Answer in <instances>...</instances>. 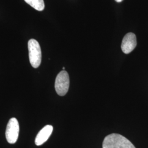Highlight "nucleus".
<instances>
[{"mask_svg":"<svg viewBox=\"0 0 148 148\" xmlns=\"http://www.w3.org/2000/svg\"><path fill=\"white\" fill-rule=\"evenodd\" d=\"M103 148H136L126 138L121 134L112 133L107 136L103 142Z\"/></svg>","mask_w":148,"mask_h":148,"instance_id":"nucleus-1","label":"nucleus"},{"mask_svg":"<svg viewBox=\"0 0 148 148\" xmlns=\"http://www.w3.org/2000/svg\"><path fill=\"white\" fill-rule=\"evenodd\" d=\"M28 49L30 63L33 68H37L41 64L42 59L39 43L35 39H30L28 42Z\"/></svg>","mask_w":148,"mask_h":148,"instance_id":"nucleus-2","label":"nucleus"},{"mask_svg":"<svg viewBox=\"0 0 148 148\" xmlns=\"http://www.w3.org/2000/svg\"><path fill=\"white\" fill-rule=\"evenodd\" d=\"M70 79L68 73L63 70L57 75L55 81V90L59 95L64 96L68 92Z\"/></svg>","mask_w":148,"mask_h":148,"instance_id":"nucleus-3","label":"nucleus"},{"mask_svg":"<svg viewBox=\"0 0 148 148\" xmlns=\"http://www.w3.org/2000/svg\"><path fill=\"white\" fill-rule=\"evenodd\" d=\"M19 133V123L16 118H12L8 122L6 130L5 138L10 144H14L18 140Z\"/></svg>","mask_w":148,"mask_h":148,"instance_id":"nucleus-4","label":"nucleus"},{"mask_svg":"<svg viewBox=\"0 0 148 148\" xmlns=\"http://www.w3.org/2000/svg\"><path fill=\"white\" fill-rule=\"evenodd\" d=\"M137 38L132 32L127 34L123 38L121 43V49L125 54H129L132 52L137 46Z\"/></svg>","mask_w":148,"mask_h":148,"instance_id":"nucleus-5","label":"nucleus"},{"mask_svg":"<svg viewBox=\"0 0 148 148\" xmlns=\"http://www.w3.org/2000/svg\"><path fill=\"white\" fill-rule=\"evenodd\" d=\"M53 127L51 125H46L37 134L35 139V144L37 146L45 143L53 132Z\"/></svg>","mask_w":148,"mask_h":148,"instance_id":"nucleus-6","label":"nucleus"},{"mask_svg":"<svg viewBox=\"0 0 148 148\" xmlns=\"http://www.w3.org/2000/svg\"><path fill=\"white\" fill-rule=\"evenodd\" d=\"M27 4L37 11H42L45 8V2L43 0H24Z\"/></svg>","mask_w":148,"mask_h":148,"instance_id":"nucleus-7","label":"nucleus"},{"mask_svg":"<svg viewBox=\"0 0 148 148\" xmlns=\"http://www.w3.org/2000/svg\"><path fill=\"white\" fill-rule=\"evenodd\" d=\"M117 2H121L123 0H115Z\"/></svg>","mask_w":148,"mask_h":148,"instance_id":"nucleus-8","label":"nucleus"},{"mask_svg":"<svg viewBox=\"0 0 148 148\" xmlns=\"http://www.w3.org/2000/svg\"><path fill=\"white\" fill-rule=\"evenodd\" d=\"M63 70H64V69H65V68H64V67H63Z\"/></svg>","mask_w":148,"mask_h":148,"instance_id":"nucleus-9","label":"nucleus"}]
</instances>
